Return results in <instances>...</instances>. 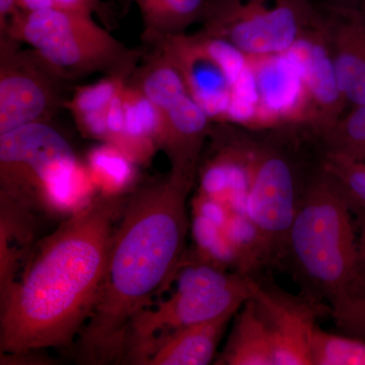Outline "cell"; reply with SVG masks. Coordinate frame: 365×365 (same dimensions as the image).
I'll return each instance as SVG.
<instances>
[{
	"label": "cell",
	"instance_id": "6da1fadb",
	"mask_svg": "<svg viewBox=\"0 0 365 365\" xmlns=\"http://www.w3.org/2000/svg\"><path fill=\"white\" fill-rule=\"evenodd\" d=\"M127 195L100 193L37 244L0 299V352L66 348L90 319Z\"/></svg>",
	"mask_w": 365,
	"mask_h": 365
},
{
	"label": "cell",
	"instance_id": "7a4b0ae2",
	"mask_svg": "<svg viewBox=\"0 0 365 365\" xmlns=\"http://www.w3.org/2000/svg\"><path fill=\"white\" fill-rule=\"evenodd\" d=\"M193 187L169 173L127 195L97 300L74 343L81 364L123 361L134 319L182 266L191 227L187 199Z\"/></svg>",
	"mask_w": 365,
	"mask_h": 365
},
{
	"label": "cell",
	"instance_id": "3957f363",
	"mask_svg": "<svg viewBox=\"0 0 365 365\" xmlns=\"http://www.w3.org/2000/svg\"><path fill=\"white\" fill-rule=\"evenodd\" d=\"M284 256H289L299 279L314 297L330 306L359 292V232L321 158L304 185Z\"/></svg>",
	"mask_w": 365,
	"mask_h": 365
},
{
	"label": "cell",
	"instance_id": "277c9868",
	"mask_svg": "<svg viewBox=\"0 0 365 365\" xmlns=\"http://www.w3.org/2000/svg\"><path fill=\"white\" fill-rule=\"evenodd\" d=\"M96 189L88 168L50 123L0 134V198L32 210L72 213L91 202Z\"/></svg>",
	"mask_w": 365,
	"mask_h": 365
},
{
	"label": "cell",
	"instance_id": "5b68a950",
	"mask_svg": "<svg viewBox=\"0 0 365 365\" xmlns=\"http://www.w3.org/2000/svg\"><path fill=\"white\" fill-rule=\"evenodd\" d=\"M33 48L71 81L93 73L130 78L144 56L90 16L49 9L21 11L0 37Z\"/></svg>",
	"mask_w": 365,
	"mask_h": 365
},
{
	"label": "cell",
	"instance_id": "8992f818",
	"mask_svg": "<svg viewBox=\"0 0 365 365\" xmlns=\"http://www.w3.org/2000/svg\"><path fill=\"white\" fill-rule=\"evenodd\" d=\"M300 127H271L257 137L246 133L249 187L244 215L254 230L255 258L262 261L284 256L288 232L311 174L302 178L292 150Z\"/></svg>",
	"mask_w": 365,
	"mask_h": 365
},
{
	"label": "cell",
	"instance_id": "52a82bcc",
	"mask_svg": "<svg viewBox=\"0 0 365 365\" xmlns=\"http://www.w3.org/2000/svg\"><path fill=\"white\" fill-rule=\"evenodd\" d=\"M176 292L134 319L123 361L143 364L160 341L180 329L210 321L240 309L252 294V278L227 272L222 266L201 261L178 271Z\"/></svg>",
	"mask_w": 365,
	"mask_h": 365
},
{
	"label": "cell",
	"instance_id": "ba28073f",
	"mask_svg": "<svg viewBox=\"0 0 365 365\" xmlns=\"http://www.w3.org/2000/svg\"><path fill=\"white\" fill-rule=\"evenodd\" d=\"M201 32L249 58L282 56L322 30L325 14L312 0H207Z\"/></svg>",
	"mask_w": 365,
	"mask_h": 365
},
{
	"label": "cell",
	"instance_id": "9c48e42d",
	"mask_svg": "<svg viewBox=\"0 0 365 365\" xmlns=\"http://www.w3.org/2000/svg\"><path fill=\"white\" fill-rule=\"evenodd\" d=\"M150 46L169 56L190 96L213 122L239 123L248 114L249 57L201 31L163 38Z\"/></svg>",
	"mask_w": 365,
	"mask_h": 365
},
{
	"label": "cell",
	"instance_id": "30bf717a",
	"mask_svg": "<svg viewBox=\"0 0 365 365\" xmlns=\"http://www.w3.org/2000/svg\"><path fill=\"white\" fill-rule=\"evenodd\" d=\"M66 78L33 48L0 37V134L50 123L73 91Z\"/></svg>",
	"mask_w": 365,
	"mask_h": 365
},
{
	"label": "cell",
	"instance_id": "8fae6325",
	"mask_svg": "<svg viewBox=\"0 0 365 365\" xmlns=\"http://www.w3.org/2000/svg\"><path fill=\"white\" fill-rule=\"evenodd\" d=\"M251 287L270 327L275 365H312V337L324 306L253 278Z\"/></svg>",
	"mask_w": 365,
	"mask_h": 365
},
{
	"label": "cell",
	"instance_id": "7c38bea8",
	"mask_svg": "<svg viewBox=\"0 0 365 365\" xmlns=\"http://www.w3.org/2000/svg\"><path fill=\"white\" fill-rule=\"evenodd\" d=\"M319 4L325 14L327 40L341 93L347 105H364L365 4L353 9Z\"/></svg>",
	"mask_w": 365,
	"mask_h": 365
},
{
	"label": "cell",
	"instance_id": "4fadbf2b",
	"mask_svg": "<svg viewBox=\"0 0 365 365\" xmlns=\"http://www.w3.org/2000/svg\"><path fill=\"white\" fill-rule=\"evenodd\" d=\"M165 132L160 150L170 160V174L195 185L201 155L213 121L190 93L163 111Z\"/></svg>",
	"mask_w": 365,
	"mask_h": 365
},
{
	"label": "cell",
	"instance_id": "5bb4252c",
	"mask_svg": "<svg viewBox=\"0 0 365 365\" xmlns=\"http://www.w3.org/2000/svg\"><path fill=\"white\" fill-rule=\"evenodd\" d=\"M163 132V112L128 79L123 91L122 131L113 146L135 165H143L162 148Z\"/></svg>",
	"mask_w": 365,
	"mask_h": 365
},
{
	"label": "cell",
	"instance_id": "9a60e30c",
	"mask_svg": "<svg viewBox=\"0 0 365 365\" xmlns=\"http://www.w3.org/2000/svg\"><path fill=\"white\" fill-rule=\"evenodd\" d=\"M240 309H230L218 318L170 334L155 345L143 364H210L215 359L228 325Z\"/></svg>",
	"mask_w": 365,
	"mask_h": 365
},
{
	"label": "cell",
	"instance_id": "2e32d148",
	"mask_svg": "<svg viewBox=\"0 0 365 365\" xmlns=\"http://www.w3.org/2000/svg\"><path fill=\"white\" fill-rule=\"evenodd\" d=\"M215 364L275 365L270 327L252 295L235 314L232 332Z\"/></svg>",
	"mask_w": 365,
	"mask_h": 365
},
{
	"label": "cell",
	"instance_id": "e0dca14e",
	"mask_svg": "<svg viewBox=\"0 0 365 365\" xmlns=\"http://www.w3.org/2000/svg\"><path fill=\"white\" fill-rule=\"evenodd\" d=\"M36 213L21 204L0 198V299L16 282L26 255L32 254Z\"/></svg>",
	"mask_w": 365,
	"mask_h": 365
},
{
	"label": "cell",
	"instance_id": "ac0fdd59",
	"mask_svg": "<svg viewBox=\"0 0 365 365\" xmlns=\"http://www.w3.org/2000/svg\"><path fill=\"white\" fill-rule=\"evenodd\" d=\"M129 78L124 76H105L91 85L74 86L66 103V109L71 112L83 137L105 143L106 120L110 106Z\"/></svg>",
	"mask_w": 365,
	"mask_h": 365
},
{
	"label": "cell",
	"instance_id": "d6986e66",
	"mask_svg": "<svg viewBox=\"0 0 365 365\" xmlns=\"http://www.w3.org/2000/svg\"><path fill=\"white\" fill-rule=\"evenodd\" d=\"M143 24L141 39L148 45L187 33L200 23L207 0H133Z\"/></svg>",
	"mask_w": 365,
	"mask_h": 365
},
{
	"label": "cell",
	"instance_id": "ffe728a7",
	"mask_svg": "<svg viewBox=\"0 0 365 365\" xmlns=\"http://www.w3.org/2000/svg\"><path fill=\"white\" fill-rule=\"evenodd\" d=\"M129 81L163 112L189 93L177 67L158 47H153L148 56L144 55Z\"/></svg>",
	"mask_w": 365,
	"mask_h": 365
},
{
	"label": "cell",
	"instance_id": "44dd1931",
	"mask_svg": "<svg viewBox=\"0 0 365 365\" xmlns=\"http://www.w3.org/2000/svg\"><path fill=\"white\" fill-rule=\"evenodd\" d=\"M135 163L111 144L93 148L88 158V172L101 193L123 194L135 179Z\"/></svg>",
	"mask_w": 365,
	"mask_h": 365
},
{
	"label": "cell",
	"instance_id": "7402d4cb",
	"mask_svg": "<svg viewBox=\"0 0 365 365\" xmlns=\"http://www.w3.org/2000/svg\"><path fill=\"white\" fill-rule=\"evenodd\" d=\"M317 139L323 153L365 160V104L352 107Z\"/></svg>",
	"mask_w": 365,
	"mask_h": 365
},
{
	"label": "cell",
	"instance_id": "603a6c76",
	"mask_svg": "<svg viewBox=\"0 0 365 365\" xmlns=\"http://www.w3.org/2000/svg\"><path fill=\"white\" fill-rule=\"evenodd\" d=\"M321 163L339 187L352 215L365 218V160L321 153Z\"/></svg>",
	"mask_w": 365,
	"mask_h": 365
},
{
	"label": "cell",
	"instance_id": "cb8c5ba5",
	"mask_svg": "<svg viewBox=\"0 0 365 365\" xmlns=\"http://www.w3.org/2000/svg\"><path fill=\"white\" fill-rule=\"evenodd\" d=\"M312 365H365V340L327 332L319 325L311 342Z\"/></svg>",
	"mask_w": 365,
	"mask_h": 365
},
{
	"label": "cell",
	"instance_id": "d4e9b609",
	"mask_svg": "<svg viewBox=\"0 0 365 365\" xmlns=\"http://www.w3.org/2000/svg\"><path fill=\"white\" fill-rule=\"evenodd\" d=\"M330 314L342 334L365 340V297L338 300L331 304Z\"/></svg>",
	"mask_w": 365,
	"mask_h": 365
},
{
	"label": "cell",
	"instance_id": "484cf974",
	"mask_svg": "<svg viewBox=\"0 0 365 365\" xmlns=\"http://www.w3.org/2000/svg\"><path fill=\"white\" fill-rule=\"evenodd\" d=\"M52 7L90 18H93V14H97L103 19L107 28H110L114 21L111 7L102 0H52Z\"/></svg>",
	"mask_w": 365,
	"mask_h": 365
},
{
	"label": "cell",
	"instance_id": "4316f807",
	"mask_svg": "<svg viewBox=\"0 0 365 365\" xmlns=\"http://www.w3.org/2000/svg\"><path fill=\"white\" fill-rule=\"evenodd\" d=\"M356 222L359 225V287L354 297H365V218H359Z\"/></svg>",
	"mask_w": 365,
	"mask_h": 365
},
{
	"label": "cell",
	"instance_id": "83f0119b",
	"mask_svg": "<svg viewBox=\"0 0 365 365\" xmlns=\"http://www.w3.org/2000/svg\"><path fill=\"white\" fill-rule=\"evenodd\" d=\"M21 11L18 0H0V32Z\"/></svg>",
	"mask_w": 365,
	"mask_h": 365
},
{
	"label": "cell",
	"instance_id": "f1b7e54d",
	"mask_svg": "<svg viewBox=\"0 0 365 365\" xmlns=\"http://www.w3.org/2000/svg\"><path fill=\"white\" fill-rule=\"evenodd\" d=\"M319 2L336 9H353L365 4V0H319Z\"/></svg>",
	"mask_w": 365,
	"mask_h": 365
},
{
	"label": "cell",
	"instance_id": "f546056e",
	"mask_svg": "<svg viewBox=\"0 0 365 365\" xmlns=\"http://www.w3.org/2000/svg\"><path fill=\"white\" fill-rule=\"evenodd\" d=\"M19 6L23 11H38L52 7V0H18Z\"/></svg>",
	"mask_w": 365,
	"mask_h": 365
}]
</instances>
